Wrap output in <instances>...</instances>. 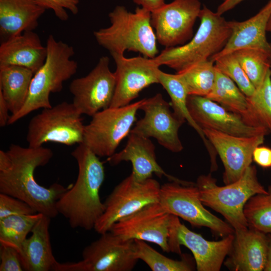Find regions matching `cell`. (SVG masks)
I'll list each match as a JSON object with an SVG mask.
<instances>
[{"label": "cell", "mask_w": 271, "mask_h": 271, "mask_svg": "<svg viewBox=\"0 0 271 271\" xmlns=\"http://www.w3.org/2000/svg\"><path fill=\"white\" fill-rule=\"evenodd\" d=\"M53 156L43 146L24 147L12 144L6 151H0V193L21 199L37 212L51 219L58 214L56 203L72 184L65 187L54 183L49 187L39 184L35 178L36 169L46 165Z\"/></svg>", "instance_id": "6da1fadb"}, {"label": "cell", "mask_w": 271, "mask_h": 271, "mask_svg": "<svg viewBox=\"0 0 271 271\" xmlns=\"http://www.w3.org/2000/svg\"><path fill=\"white\" fill-rule=\"evenodd\" d=\"M71 155L77 163L78 175L75 183L58 200L56 209L72 228L90 230L105 209L99 195L104 167L99 157L82 143Z\"/></svg>", "instance_id": "7a4b0ae2"}, {"label": "cell", "mask_w": 271, "mask_h": 271, "mask_svg": "<svg viewBox=\"0 0 271 271\" xmlns=\"http://www.w3.org/2000/svg\"><path fill=\"white\" fill-rule=\"evenodd\" d=\"M108 18L110 25L95 31L93 35L97 43L110 55L124 54L126 51L138 52L150 58L158 55L150 11L137 7L130 12L118 5L108 14Z\"/></svg>", "instance_id": "3957f363"}, {"label": "cell", "mask_w": 271, "mask_h": 271, "mask_svg": "<svg viewBox=\"0 0 271 271\" xmlns=\"http://www.w3.org/2000/svg\"><path fill=\"white\" fill-rule=\"evenodd\" d=\"M46 47V60L34 74L26 101L18 112L10 115L8 125L15 123L35 110L52 107L50 94L60 92L64 82L77 72L78 63L71 59L75 54L72 46L50 35Z\"/></svg>", "instance_id": "277c9868"}, {"label": "cell", "mask_w": 271, "mask_h": 271, "mask_svg": "<svg viewBox=\"0 0 271 271\" xmlns=\"http://www.w3.org/2000/svg\"><path fill=\"white\" fill-rule=\"evenodd\" d=\"M198 18L199 28L188 42L165 48L155 57L160 66L166 65L179 72L210 59L224 47L231 33L228 21L205 5Z\"/></svg>", "instance_id": "5b68a950"}, {"label": "cell", "mask_w": 271, "mask_h": 271, "mask_svg": "<svg viewBox=\"0 0 271 271\" xmlns=\"http://www.w3.org/2000/svg\"><path fill=\"white\" fill-rule=\"evenodd\" d=\"M210 174L201 175L197 179L200 199L205 206L221 214L234 231L248 228L244 215L247 201L257 194H266L259 182L257 170L251 165L236 181L219 186Z\"/></svg>", "instance_id": "8992f818"}, {"label": "cell", "mask_w": 271, "mask_h": 271, "mask_svg": "<svg viewBox=\"0 0 271 271\" xmlns=\"http://www.w3.org/2000/svg\"><path fill=\"white\" fill-rule=\"evenodd\" d=\"M159 202L169 213L181 218L194 227L209 228L217 236L235 232L233 227L204 207L196 183L182 180L161 185Z\"/></svg>", "instance_id": "52a82bcc"}, {"label": "cell", "mask_w": 271, "mask_h": 271, "mask_svg": "<svg viewBox=\"0 0 271 271\" xmlns=\"http://www.w3.org/2000/svg\"><path fill=\"white\" fill-rule=\"evenodd\" d=\"M81 115L72 102L63 101L43 108L29 123L28 146L40 147L48 142L66 146L82 143L85 125Z\"/></svg>", "instance_id": "ba28073f"}, {"label": "cell", "mask_w": 271, "mask_h": 271, "mask_svg": "<svg viewBox=\"0 0 271 271\" xmlns=\"http://www.w3.org/2000/svg\"><path fill=\"white\" fill-rule=\"evenodd\" d=\"M145 99L121 107H109L96 113L85 125L82 144L98 157L113 155L121 142L130 133L137 111Z\"/></svg>", "instance_id": "9c48e42d"}, {"label": "cell", "mask_w": 271, "mask_h": 271, "mask_svg": "<svg viewBox=\"0 0 271 271\" xmlns=\"http://www.w3.org/2000/svg\"><path fill=\"white\" fill-rule=\"evenodd\" d=\"M87 245L82 259L58 262L55 271H130L139 259L133 239H126L110 231Z\"/></svg>", "instance_id": "30bf717a"}, {"label": "cell", "mask_w": 271, "mask_h": 271, "mask_svg": "<svg viewBox=\"0 0 271 271\" xmlns=\"http://www.w3.org/2000/svg\"><path fill=\"white\" fill-rule=\"evenodd\" d=\"M161 186L155 179L137 180L131 174L113 189L103 202L105 209L94 229L101 234L109 231L119 220L145 206L159 202Z\"/></svg>", "instance_id": "8fae6325"}, {"label": "cell", "mask_w": 271, "mask_h": 271, "mask_svg": "<svg viewBox=\"0 0 271 271\" xmlns=\"http://www.w3.org/2000/svg\"><path fill=\"white\" fill-rule=\"evenodd\" d=\"M109 65L108 57L102 56L87 75L74 79L70 83L69 88L73 96L72 103L81 114L92 117L109 107L115 92L116 77Z\"/></svg>", "instance_id": "7c38bea8"}, {"label": "cell", "mask_w": 271, "mask_h": 271, "mask_svg": "<svg viewBox=\"0 0 271 271\" xmlns=\"http://www.w3.org/2000/svg\"><path fill=\"white\" fill-rule=\"evenodd\" d=\"M201 9L199 0H174L151 12L157 41L165 48L186 43L193 36Z\"/></svg>", "instance_id": "4fadbf2b"}, {"label": "cell", "mask_w": 271, "mask_h": 271, "mask_svg": "<svg viewBox=\"0 0 271 271\" xmlns=\"http://www.w3.org/2000/svg\"><path fill=\"white\" fill-rule=\"evenodd\" d=\"M234 238V233L218 241L207 240L189 229L178 217L172 216L169 241L170 252L181 254V245L188 248L193 254L198 271L220 270L231 250Z\"/></svg>", "instance_id": "5bb4252c"}, {"label": "cell", "mask_w": 271, "mask_h": 271, "mask_svg": "<svg viewBox=\"0 0 271 271\" xmlns=\"http://www.w3.org/2000/svg\"><path fill=\"white\" fill-rule=\"evenodd\" d=\"M172 216L159 202L153 203L119 220L110 231L126 239L155 243L163 251L169 252Z\"/></svg>", "instance_id": "9a60e30c"}, {"label": "cell", "mask_w": 271, "mask_h": 271, "mask_svg": "<svg viewBox=\"0 0 271 271\" xmlns=\"http://www.w3.org/2000/svg\"><path fill=\"white\" fill-rule=\"evenodd\" d=\"M170 106L161 93L145 98L140 108L144 116L136 122L130 132L155 138L159 144L172 152H181L184 148L178 132L186 121L171 111Z\"/></svg>", "instance_id": "2e32d148"}, {"label": "cell", "mask_w": 271, "mask_h": 271, "mask_svg": "<svg viewBox=\"0 0 271 271\" xmlns=\"http://www.w3.org/2000/svg\"><path fill=\"white\" fill-rule=\"evenodd\" d=\"M116 65V86L109 107L128 105L150 85L159 83L160 65L154 58L138 56L126 58L124 54L111 55Z\"/></svg>", "instance_id": "e0dca14e"}, {"label": "cell", "mask_w": 271, "mask_h": 271, "mask_svg": "<svg viewBox=\"0 0 271 271\" xmlns=\"http://www.w3.org/2000/svg\"><path fill=\"white\" fill-rule=\"evenodd\" d=\"M203 131L222 162L224 184L241 177L251 165L254 149L263 143L265 136H237L208 128Z\"/></svg>", "instance_id": "ac0fdd59"}, {"label": "cell", "mask_w": 271, "mask_h": 271, "mask_svg": "<svg viewBox=\"0 0 271 271\" xmlns=\"http://www.w3.org/2000/svg\"><path fill=\"white\" fill-rule=\"evenodd\" d=\"M187 106L192 118L202 130L212 129L241 137L269 133L264 128L248 125L239 115L205 96L189 95Z\"/></svg>", "instance_id": "d6986e66"}, {"label": "cell", "mask_w": 271, "mask_h": 271, "mask_svg": "<svg viewBox=\"0 0 271 271\" xmlns=\"http://www.w3.org/2000/svg\"><path fill=\"white\" fill-rule=\"evenodd\" d=\"M155 146L148 138L130 133L125 147L107 159L110 165H116L122 161L131 162L132 174L139 181L151 178L153 174L161 178L165 176L170 181H181L175 177L168 174L157 161Z\"/></svg>", "instance_id": "ffe728a7"}, {"label": "cell", "mask_w": 271, "mask_h": 271, "mask_svg": "<svg viewBox=\"0 0 271 271\" xmlns=\"http://www.w3.org/2000/svg\"><path fill=\"white\" fill-rule=\"evenodd\" d=\"M265 234L249 228L235 231L232 248L224 265L233 271L264 270L268 246Z\"/></svg>", "instance_id": "44dd1931"}, {"label": "cell", "mask_w": 271, "mask_h": 271, "mask_svg": "<svg viewBox=\"0 0 271 271\" xmlns=\"http://www.w3.org/2000/svg\"><path fill=\"white\" fill-rule=\"evenodd\" d=\"M271 17V0L254 16L242 22L228 21L231 35L224 47L212 56V61L237 50L252 48L271 51L266 37L267 24Z\"/></svg>", "instance_id": "7402d4cb"}, {"label": "cell", "mask_w": 271, "mask_h": 271, "mask_svg": "<svg viewBox=\"0 0 271 271\" xmlns=\"http://www.w3.org/2000/svg\"><path fill=\"white\" fill-rule=\"evenodd\" d=\"M46 46L34 31L25 32L1 42L0 67H24L34 73L44 64L47 56Z\"/></svg>", "instance_id": "603a6c76"}, {"label": "cell", "mask_w": 271, "mask_h": 271, "mask_svg": "<svg viewBox=\"0 0 271 271\" xmlns=\"http://www.w3.org/2000/svg\"><path fill=\"white\" fill-rule=\"evenodd\" d=\"M47 9L36 0H0V36L2 41L30 31Z\"/></svg>", "instance_id": "cb8c5ba5"}, {"label": "cell", "mask_w": 271, "mask_h": 271, "mask_svg": "<svg viewBox=\"0 0 271 271\" xmlns=\"http://www.w3.org/2000/svg\"><path fill=\"white\" fill-rule=\"evenodd\" d=\"M51 218L43 215L23 243L20 257L24 270L55 271L58 261L52 252L49 226Z\"/></svg>", "instance_id": "d4e9b609"}, {"label": "cell", "mask_w": 271, "mask_h": 271, "mask_svg": "<svg viewBox=\"0 0 271 271\" xmlns=\"http://www.w3.org/2000/svg\"><path fill=\"white\" fill-rule=\"evenodd\" d=\"M159 83L166 90L171 100V106L173 112L180 118L187 121L201 138L209 154L211 166L210 170H217L216 162L217 155L211 144L205 137L202 129L192 118L187 106L189 96L187 89L183 81L177 73L170 74L160 70Z\"/></svg>", "instance_id": "484cf974"}, {"label": "cell", "mask_w": 271, "mask_h": 271, "mask_svg": "<svg viewBox=\"0 0 271 271\" xmlns=\"http://www.w3.org/2000/svg\"><path fill=\"white\" fill-rule=\"evenodd\" d=\"M34 73L27 68L9 65L0 67V93L7 102L11 115L25 104Z\"/></svg>", "instance_id": "4316f807"}, {"label": "cell", "mask_w": 271, "mask_h": 271, "mask_svg": "<svg viewBox=\"0 0 271 271\" xmlns=\"http://www.w3.org/2000/svg\"><path fill=\"white\" fill-rule=\"evenodd\" d=\"M216 70L214 84L205 97L218 103L229 111L239 115L247 124V96L230 78L216 68Z\"/></svg>", "instance_id": "83f0119b"}, {"label": "cell", "mask_w": 271, "mask_h": 271, "mask_svg": "<svg viewBox=\"0 0 271 271\" xmlns=\"http://www.w3.org/2000/svg\"><path fill=\"white\" fill-rule=\"evenodd\" d=\"M248 125L266 129L271 133V71H268L261 85L247 97Z\"/></svg>", "instance_id": "f1b7e54d"}, {"label": "cell", "mask_w": 271, "mask_h": 271, "mask_svg": "<svg viewBox=\"0 0 271 271\" xmlns=\"http://www.w3.org/2000/svg\"><path fill=\"white\" fill-rule=\"evenodd\" d=\"M43 215L36 213L0 219V244L13 247L20 253L28 234Z\"/></svg>", "instance_id": "f546056e"}, {"label": "cell", "mask_w": 271, "mask_h": 271, "mask_svg": "<svg viewBox=\"0 0 271 271\" xmlns=\"http://www.w3.org/2000/svg\"><path fill=\"white\" fill-rule=\"evenodd\" d=\"M216 71L214 62L209 59L176 73L185 85L189 95L206 96L214 84Z\"/></svg>", "instance_id": "4dcf8cb0"}, {"label": "cell", "mask_w": 271, "mask_h": 271, "mask_svg": "<svg viewBox=\"0 0 271 271\" xmlns=\"http://www.w3.org/2000/svg\"><path fill=\"white\" fill-rule=\"evenodd\" d=\"M244 71L255 87L263 81L271 67V51L247 48L233 52Z\"/></svg>", "instance_id": "1f68e13d"}, {"label": "cell", "mask_w": 271, "mask_h": 271, "mask_svg": "<svg viewBox=\"0 0 271 271\" xmlns=\"http://www.w3.org/2000/svg\"><path fill=\"white\" fill-rule=\"evenodd\" d=\"M135 255L144 261L153 271H191L194 266L188 257L174 260L160 253L146 241L134 239Z\"/></svg>", "instance_id": "d6a6232c"}, {"label": "cell", "mask_w": 271, "mask_h": 271, "mask_svg": "<svg viewBox=\"0 0 271 271\" xmlns=\"http://www.w3.org/2000/svg\"><path fill=\"white\" fill-rule=\"evenodd\" d=\"M243 212L249 228L271 233V186L266 194L252 196L246 203Z\"/></svg>", "instance_id": "836d02e7"}, {"label": "cell", "mask_w": 271, "mask_h": 271, "mask_svg": "<svg viewBox=\"0 0 271 271\" xmlns=\"http://www.w3.org/2000/svg\"><path fill=\"white\" fill-rule=\"evenodd\" d=\"M213 62L215 67L233 81L247 97L254 93L255 87L233 53L221 56Z\"/></svg>", "instance_id": "e575fe53"}, {"label": "cell", "mask_w": 271, "mask_h": 271, "mask_svg": "<svg viewBox=\"0 0 271 271\" xmlns=\"http://www.w3.org/2000/svg\"><path fill=\"white\" fill-rule=\"evenodd\" d=\"M36 213L31 206L25 201L0 193V219L15 215H28Z\"/></svg>", "instance_id": "d590c367"}, {"label": "cell", "mask_w": 271, "mask_h": 271, "mask_svg": "<svg viewBox=\"0 0 271 271\" xmlns=\"http://www.w3.org/2000/svg\"><path fill=\"white\" fill-rule=\"evenodd\" d=\"M47 10H51L56 17L61 21H66L69 18L67 11L73 15L79 12V0H36Z\"/></svg>", "instance_id": "8d00e7d4"}, {"label": "cell", "mask_w": 271, "mask_h": 271, "mask_svg": "<svg viewBox=\"0 0 271 271\" xmlns=\"http://www.w3.org/2000/svg\"><path fill=\"white\" fill-rule=\"evenodd\" d=\"M0 271L24 270L19 252L15 248L0 244Z\"/></svg>", "instance_id": "74e56055"}, {"label": "cell", "mask_w": 271, "mask_h": 271, "mask_svg": "<svg viewBox=\"0 0 271 271\" xmlns=\"http://www.w3.org/2000/svg\"><path fill=\"white\" fill-rule=\"evenodd\" d=\"M253 161L258 166L263 168L271 167V149L260 145L254 150Z\"/></svg>", "instance_id": "f35d334b"}, {"label": "cell", "mask_w": 271, "mask_h": 271, "mask_svg": "<svg viewBox=\"0 0 271 271\" xmlns=\"http://www.w3.org/2000/svg\"><path fill=\"white\" fill-rule=\"evenodd\" d=\"M132 2L151 12H152L164 5L165 0H132Z\"/></svg>", "instance_id": "ab89813d"}, {"label": "cell", "mask_w": 271, "mask_h": 271, "mask_svg": "<svg viewBox=\"0 0 271 271\" xmlns=\"http://www.w3.org/2000/svg\"><path fill=\"white\" fill-rule=\"evenodd\" d=\"M10 109L2 94L0 93V126L4 127L8 124L10 117L9 115Z\"/></svg>", "instance_id": "60d3db41"}, {"label": "cell", "mask_w": 271, "mask_h": 271, "mask_svg": "<svg viewBox=\"0 0 271 271\" xmlns=\"http://www.w3.org/2000/svg\"><path fill=\"white\" fill-rule=\"evenodd\" d=\"M243 1L244 0H224L218 7L216 12L219 15H222L223 14L234 8L238 4Z\"/></svg>", "instance_id": "b9f144b4"}, {"label": "cell", "mask_w": 271, "mask_h": 271, "mask_svg": "<svg viewBox=\"0 0 271 271\" xmlns=\"http://www.w3.org/2000/svg\"><path fill=\"white\" fill-rule=\"evenodd\" d=\"M267 236L268 246L267 259L265 266L264 269V271H271V233H269Z\"/></svg>", "instance_id": "7bdbcfd3"}, {"label": "cell", "mask_w": 271, "mask_h": 271, "mask_svg": "<svg viewBox=\"0 0 271 271\" xmlns=\"http://www.w3.org/2000/svg\"><path fill=\"white\" fill-rule=\"evenodd\" d=\"M266 31L269 32L270 33L271 35V17L270 18L267 26V29ZM270 71H271V67H270Z\"/></svg>", "instance_id": "ee69618b"}, {"label": "cell", "mask_w": 271, "mask_h": 271, "mask_svg": "<svg viewBox=\"0 0 271 271\" xmlns=\"http://www.w3.org/2000/svg\"><path fill=\"white\" fill-rule=\"evenodd\" d=\"M270 185L271 186V181H270Z\"/></svg>", "instance_id": "f6af8a7d"}, {"label": "cell", "mask_w": 271, "mask_h": 271, "mask_svg": "<svg viewBox=\"0 0 271 271\" xmlns=\"http://www.w3.org/2000/svg\"><path fill=\"white\" fill-rule=\"evenodd\" d=\"M224 1V0H223Z\"/></svg>", "instance_id": "bcb514c9"}]
</instances>
